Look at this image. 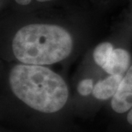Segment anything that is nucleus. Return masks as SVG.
<instances>
[{
  "instance_id": "obj_1",
  "label": "nucleus",
  "mask_w": 132,
  "mask_h": 132,
  "mask_svg": "<svg viewBox=\"0 0 132 132\" xmlns=\"http://www.w3.org/2000/svg\"><path fill=\"white\" fill-rule=\"evenodd\" d=\"M9 82L18 99L39 112H56L67 102L69 90L64 80L45 66L15 65L10 72Z\"/></svg>"
},
{
  "instance_id": "obj_2",
  "label": "nucleus",
  "mask_w": 132,
  "mask_h": 132,
  "mask_svg": "<svg viewBox=\"0 0 132 132\" xmlns=\"http://www.w3.org/2000/svg\"><path fill=\"white\" fill-rule=\"evenodd\" d=\"M73 39L61 26L32 23L21 28L12 41L17 60L25 64L46 65L59 63L71 53Z\"/></svg>"
},
{
  "instance_id": "obj_3",
  "label": "nucleus",
  "mask_w": 132,
  "mask_h": 132,
  "mask_svg": "<svg viewBox=\"0 0 132 132\" xmlns=\"http://www.w3.org/2000/svg\"><path fill=\"white\" fill-rule=\"evenodd\" d=\"M112 107L118 113H125L132 108V65L123 77L118 92L112 97Z\"/></svg>"
},
{
  "instance_id": "obj_4",
  "label": "nucleus",
  "mask_w": 132,
  "mask_h": 132,
  "mask_svg": "<svg viewBox=\"0 0 132 132\" xmlns=\"http://www.w3.org/2000/svg\"><path fill=\"white\" fill-rule=\"evenodd\" d=\"M130 53L125 49H114L109 60L102 69L110 76H123L129 70Z\"/></svg>"
},
{
  "instance_id": "obj_5",
  "label": "nucleus",
  "mask_w": 132,
  "mask_h": 132,
  "mask_svg": "<svg viewBox=\"0 0 132 132\" xmlns=\"http://www.w3.org/2000/svg\"><path fill=\"white\" fill-rule=\"evenodd\" d=\"M123 76H110L104 80L99 81L94 87L93 95L98 100L112 98L118 90Z\"/></svg>"
},
{
  "instance_id": "obj_6",
  "label": "nucleus",
  "mask_w": 132,
  "mask_h": 132,
  "mask_svg": "<svg viewBox=\"0 0 132 132\" xmlns=\"http://www.w3.org/2000/svg\"><path fill=\"white\" fill-rule=\"evenodd\" d=\"M113 50H114L113 46L111 43H109V42L100 43L95 47V49L94 51L93 57L94 62L101 68H103L104 65L109 60Z\"/></svg>"
},
{
  "instance_id": "obj_7",
  "label": "nucleus",
  "mask_w": 132,
  "mask_h": 132,
  "mask_svg": "<svg viewBox=\"0 0 132 132\" xmlns=\"http://www.w3.org/2000/svg\"><path fill=\"white\" fill-rule=\"evenodd\" d=\"M94 87V81L92 79H83L78 83L77 91L81 95L87 96L93 93Z\"/></svg>"
},
{
  "instance_id": "obj_8",
  "label": "nucleus",
  "mask_w": 132,
  "mask_h": 132,
  "mask_svg": "<svg viewBox=\"0 0 132 132\" xmlns=\"http://www.w3.org/2000/svg\"><path fill=\"white\" fill-rule=\"evenodd\" d=\"M15 3L20 5H28L31 2H32V0H15ZM37 2H48V1H52V0H36Z\"/></svg>"
},
{
  "instance_id": "obj_9",
  "label": "nucleus",
  "mask_w": 132,
  "mask_h": 132,
  "mask_svg": "<svg viewBox=\"0 0 132 132\" xmlns=\"http://www.w3.org/2000/svg\"><path fill=\"white\" fill-rule=\"evenodd\" d=\"M127 120H128V122L130 123V125H132V108H131V110L130 111V112L128 113Z\"/></svg>"
}]
</instances>
